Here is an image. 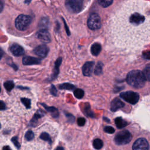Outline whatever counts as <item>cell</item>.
Returning <instances> with one entry per match:
<instances>
[{"instance_id": "cell-1", "label": "cell", "mask_w": 150, "mask_h": 150, "mask_svg": "<svg viewBox=\"0 0 150 150\" xmlns=\"http://www.w3.org/2000/svg\"><path fill=\"white\" fill-rule=\"evenodd\" d=\"M110 40L117 48L135 51L150 42V4L124 1L110 21Z\"/></svg>"}, {"instance_id": "cell-2", "label": "cell", "mask_w": 150, "mask_h": 150, "mask_svg": "<svg viewBox=\"0 0 150 150\" xmlns=\"http://www.w3.org/2000/svg\"><path fill=\"white\" fill-rule=\"evenodd\" d=\"M145 79L140 70H132L128 73L127 76V83L136 88H141L145 84Z\"/></svg>"}, {"instance_id": "cell-3", "label": "cell", "mask_w": 150, "mask_h": 150, "mask_svg": "<svg viewBox=\"0 0 150 150\" xmlns=\"http://www.w3.org/2000/svg\"><path fill=\"white\" fill-rule=\"evenodd\" d=\"M131 139L132 135L131 132L127 129H124L118 132L114 137L115 142L119 145L127 144L131 141Z\"/></svg>"}, {"instance_id": "cell-4", "label": "cell", "mask_w": 150, "mask_h": 150, "mask_svg": "<svg viewBox=\"0 0 150 150\" xmlns=\"http://www.w3.org/2000/svg\"><path fill=\"white\" fill-rule=\"evenodd\" d=\"M32 18L29 15L23 14L19 15L15 19V27L19 30H26L30 25Z\"/></svg>"}, {"instance_id": "cell-5", "label": "cell", "mask_w": 150, "mask_h": 150, "mask_svg": "<svg viewBox=\"0 0 150 150\" xmlns=\"http://www.w3.org/2000/svg\"><path fill=\"white\" fill-rule=\"evenodd\" d=\"M67 10L72 13H78L81 11L83 6V1L81 0H68L65 2Z\"/></svg>"}, {"instance_id": "cell-6", "label": "cell", "mask_w": 150, "mask_h": 150, "mask_svg": "<svg viewBox=\"0 0 150 150\" xmlns=\"http://www.w3.org/2000/svg\"><path fill=\"white\" fill-rule=\"evenodd\" d=\"M101 25L100 16L96 13H91L87 21V26L91 30H97L100 28Z\"/></svg>"}, {"instance_id": "cell-7", "label": "cell", "mask_w": 150, "mask_h": 150, "mask_svg": "<svg viewBox=\"0 0 150 150\" xmlns=\"http://www.w3.org/2000/svg\"><path fill=\"white\" fill-rule=\"evenodd\" d=\"M120 96L123 100L132 104H136L138 101L139 98V96L137 93L131 91L122 92L120 93Z\"/></svg>"}, {"instance_id": "cell-8", "label": "cell", "mask_w": 150, "mask_h": 150, "mask_svg": "<svg viewBox=\"0 0 150 150\" xmlns=\"http://www.w3.org/2000/svg\"><path fill=\"white\" fill-rule=\"evenodd\" d=\"M149 143L144 138L137 139L132 145V150H149Z\"/></svg>"}, {"instance_id": "cell-9", "label": "cell", "mask_w": 150, "mask_h": 150, "mask_svg": "<svg viewBox=\"0 0 150 150\" xmlns=\"http://www.w3.org/2000/svg\"><path fill=\"white\" fill-rule=\"evenodd\" d=\"M49 51V47L45 45H40L34 49V53L40 58H45Z\"/></svg>"}, {"instance_id": "cell-10", "label": "cell", "mask_w": 150, "mask_h": 150, "mask_svg": "<svg viewBox=\"0 0 150 150\" xmlns=\"http://www.w3.org/2000/svg\"><path fill=\"white\" fill-rule=\"evenodd\" d=\"M37 37L43 43H49L51 41L50 34L46 29H41L38 31Z\"/></svg>"}, {"instance_id": "cell-11", "label": "cell", "mask_w": 150, "mask_h": 150, "mask_svg": "<svg viewBox=\"0 0 150 150\" xmlns=\"http://www.w3.org/2000/svg\"><path fill=\"white\" fill-rule=\"evenodd\" d=\"M94 62L93 61L87 62L84 63L82 67V72L85 76H90L93 72Z\"/></svg>"}, {"instance_id": "cell-12", "label": "cell", "mask_w": 150, "mask_h": 150, "mask_svg": "<svg viewBox=\"0 0 150 150\" xmlns=\"http://www.w3.org/2000/svg\"><path fill=\"white\" fill-rule=\"evenodd\" d=\"M10 51L15 56H21L25 53L23 48L16 43H14L11 46Z\"/></svg>"}, {"instance_id": "cell-13", "label": "cell", "mask_w": 150, "mask_h": 150, "mask_svg": "<svg viewBox=\"0 0 150 150\" xmlns=\"http://www.w3.org/2000/svg\"><path fill=\"white\" fill-rule=\"evenodd\" d=\"M22 63L24 65H33V64H39L40 63V59L31 57V56H25L22 59Z\"/></svg>"}, {"instance_id": "cell-14", "label": "cell", "mask_w": 150, "mask_h": 150, "mask_svg": "<svg viewBox=\"0 0 150 150\" xmlns=\"http://www.w3.org/2000/svg\"><path fill=\"white\" fill-rule=\"evenodd\" d=\"M124 106V103L118 98H114L111 103V110L112 111H116L120 108Z\"/></svg>"}, {"instance_id": "cell-15", "label": "cell", "mask_w": 150, "mask_h": 150, "mask_svg": "<svg viewBox=\"0 0 150 150\" xmlns=\"http://www.w3.org/2000/svg\"><path fill=\"white\" fill-rule=\"evenodd\" d=\"M62 57H59L57 60L54 63V68L53 70V73L52 74V78H51V80H54V79H56L59 73V67L60 65L62 63Z\"/></svg>"}, {"instance_id": "cell-16", "label": "cell", "mask_w": 150, "mask_h": 150, "mask_svg": "<svg viewBox=\"0 0 150 150\" xmlns=\"http://www.w3.org/2000/svg\"><path fill=\"white\" fill-rule=\"evenodd\" d=\"M44 112L42 110H39L37 112L34 114L32 119L31 120L30 124L32 126H35L38 121V119L42 118L44 115Z\"/></svg>"}, {"instance_id": "cell-17", "label": "cell", "mask_w": 150, "mask_h": 150, "mask_svg": "<svg viewBox=\"0 0 150 150\" xmlns=\"http://www.w3.org/2000/svg\"><path fill=\"white\" fill-rule=\"evenodd\" d=\"M41 105L44 107L45 108V109L49 112H50L52 116L54 118H56L59 116V111L57 110V109L54 107H49L47 105H46L45 104H41Z\"/></svg>"}, {"instance_id": "cell-18", "label": "cell", "mask_w": 150, "mask_h": 150, "mask_svg": "<svg viewBox=\"0 0 150 150\" xmlns=\"http://www.w3.org/2000/svg\"><path fill=\"white\" fill-rule=\"evenodd\" d=\"M101 50V46L100 44L98 43H94L91 47V53L93 55L97 56L99 54Z\"/></svg>"}, {"instance_id": "cell-19", "label": "cell", "mask_w": 150, "mask_h": 150, "mask_svg": "<svg viewBox=\"0 0 150 150\" xmlns=\"http://www.w3.org/2000/svg\"><path fill=\"white\" fill-rule=\"evenodd\" d=\"M115 124L118 128H122L128 125V122L121 117L116 118L115 119Z\"/></svg>"}, {"instance_id": "cell-20", "label": "cell", "mask_w": 150, "mask_h": 150, "mask_svg": "<svg viewBox=\"0 0 150 150\" xmlns=\"http://www.w3.org/2000/svg\"><path fill=\"white\" fill-rule=\"evenodd\" d=\"M142 73L146 80L150 81V65L146 66L143 70Z\"/></svg>"}, {"instance_id": "cell-21", "label": "cell", "mask_w": 150, "mask_h": 150, "mask_svg": "<svg viewBox=\"0 0 150 150\" xmlns=\"http://www.w3.org/2000/svg\"><path fill=\"white\" fill-rule=\"evenodd\" d=\"M93 146H94V148L95 149H101L103 147V142L102 140H101L100 139L97 138V139H95L93 141Z\"/></svg>"}, {"instance_id": "cell-22", "label": "cell", "mask_w": 150, "mask_h": 150, "mask_svg": "<svg viewBox=\"0 0 150 150\" xmlns=\"http://www.w3.org/2000/svg\"><path fill=\"white\" fill-rule=\"evenodd\" d=\"M4 87L5 88V89L8 91H10L13 88V87L15 86V84H14V83H13V81L8 80V81H6L4 83Z\"/></svg>"}, {"instance_id": "cell-23", "label": "cell", "mask_w": 150, "mask_h": 150, "mask_svg": "<svg viewBox=\"0 0 150 150\" xmlns=\"http://www.w3.org/2000/svg\"><path fill=\"white\" fill-rule=\"evenodd\" d=\"M39 26H40L41 28H42V29H46L49 26V20H48V19L46 18H42V19L39 22Z\"/></svg>"}, {"instance_id": "cell-24", "label": "cell", "mask_w": 150, "mask_h": 150, "mask_svg": "<svg viewBox=\"0 0 150 150\" xmlns=\"http://www.w3.org/2000/svg\"><path fill=\"white\" fill-rule=\"evenodd\" d=\"M74 95L77 98L81 99L83 97L84 95V92L82 89L76 88L74 90Z\"/></svg>"}, {"instance_id": "cell-25", "label": "cell", "mask_w": 150, "mask_h": 150, "mask_svg": "<svg viewBox=\"0 0 150 150\" xmlns=\"http://www.w3.org/2000/svg\"><path fill=\"white\" fill-rule=\"evenodd\" d=\"M59 88L61 90H71L74 88V86L70 83H63L59 86Z\"/></svg>"}, {"instance_id": "cell-26", "label": "cell", "mask_w": 150, "mask_h": 150, "mask_svg": "<svg viewBox=\"0 0 150 150\" xmlns=\"http://www.w3.org/2000/svg\"><path fill=\"white\" fill-rule=\"evenodd\" d=\"M98 4H100V6L104 7V8H106L108 6H110L112 2L113 1L111 0H108V1H105V0H99L98 1Z\"/></svg>"}, {"instance_id": "cell-27", "label": "cell", "mask_w": 150, "mask_h": 150, "mask_svg": "<svg viewBox=\"0 0 150 150\" xmlns=\"http://www.w3.org/2000/svg\"><path fill=\"white\" fill-rule=\"evenodd\" d=\"M102 67H103V64L101 62H98L96 66L95 70H94V74L96 75H100L102 73Z\"/></svg>"}, {"instance_id": "cell-28", "label": "cell", "mask_w": 150, "mask_h": 150, "mask_svg": "<svg viewBox=\"0 0 150 150\" xmlns=\"http://www.w3.org/2000/svg\"><path fill=\"white\" fill-rule=\"evenodd\" d=\"M21 101L23 104V105L26 107V108L29 109V108H30L31 101H30V99L27 98H21Z\"/></svg>"}, {"instance_id": "cell-29", "label": "cell", "mask_w": 150, "mask_h": 150, "mask_svg": "<svg viewBox=\"0 0 150 150\" xmlns=\"http://www.w3.org/2000/svg\"><path fill=\"white\" fill-rule=\"evenodd\" d=\"M40 138L44 140V141H46L47 142H49L50 144L52 143V140L51 138L49 136V135L46 133V132H43L41 134V135H40Z\"/></svg>"}, {"instance_id": "cell-30", "label": "cell", "mask_w": 150, "mask_h": 150, "mask_svg": "<svg viewBox=\"0 0 150 150\" xmlns=\"http://www.w3.org/2000/svg\"><path fill=\"white\" fill-rule=\"evenodd\" d=\"M25 137L27 141H31L34 138V134L31 130L28 131L25 135Z\"/></svg>"}, {"instance_id": "cell-31", "label": "cell", "mask_w": 150, "mask_h": 150, "mask_svg": "<svg viewBox=\"0 0 150 150\" xmlns=\"http://www.w3.org/2000/svg\"><path fill=\"white\" fill-rule=\"evenodd\" d=\"M104 130L105 132L108 133V134H112L114 132L115 129L113 127H111V126H106L104 127Z\"/></svg>"}, {"instance_id": "cell-32", "label": "cell", "mask_w": 150, "mask_h": 150, "mask_svg": "<svg viewBox=\"0 0 150 150\" xmlns=\"http://www.w3.org/2000/svg\"><path fill=\"white\" fill-rule=\"evenodd\" d=\"M85 111L86 112V114L90 117H94V114H93V112L91 111L90 108V106L89 105H88V107H85Z\"/></svg>"}, {"instance_id": "cell-33", "label": "cell", "mask_w": 150, "mask_h": 150, "mask_svg": "<svg viewBox=\"0 0 150 150\" xmlns=\"http://www.w3.org/2000/svg\"><path fill=\"white\" fill-rule=\"evenodd\" d=\"M86 123V119L83 117H80L77 119V124L79 126H83Z\"/></svg>"}, {"instance_id": "cell-34", "label": "cell", "mask_w": 150, "mask_h": 150, "mask_svg": "<svg viewBox=\"0 0 150 150\" xmlns=\"http://www.w3.org/2000/svg\"><path fill=\"white\" fill-rule=\"evenodd\" d=\"M11 141H12V142L13 143V144L15 145V146L18 148H20V144L18 142V138L16 137H13L12 139H11Z\"/></svg>"}, {"instance_id": "cell-35", "label": "cell", "mask_w": 150, "mask_h": 150, "mask_svg": "<svg viewBox=\"0 0 150 150\" xmlns=\"http://www.w3.org/2000/svg\"><path fill=\"white\" fill-rule=\"evenodd\" d=\"M66 117L68 118L69 121H70V122H73L74 121V117L69 113H66Z\"/></svg>"}, {"instance_id": "cell-36", "label": "cell", "mask_w": 150, "mask_h": 150, "mask_svg": "<svg viewBox=\"0 0 150 150\" xmlns=\"http://www.w3.org/2000/svg\"><path fill=\"white\" fill-rule=\"evenodd\" d=\"M50 93H51L52 95H53V96H56L57 95V91L56 87H55L53 85H52V86H51V87H50Z\"/></svg>"}, {"instance_id": "cell-37", "label": "cell", "mask_w": 150, "mask_h": 150, "mask_svg": "<svg viewBox=\"0 0 150 150\" xmlns=\"http://www.w3.org/2000/svg\"><path fill=\"white\" fill-rule=\"evenodd\" d=\"M143 57L146 59H150V51H147L143 53Z\"/></svg>"}, {"instance_id": "cell-38", "label": "cell", "mask_w": 150, "mask_h": 150, "mask_svg": "<svg viewBox=\"0 0 150 150\" xmlns=\"http://www.w3.org/2000/svg\"><path fill=\"white\" fill-rule=\"evenodd\" d=\"M6 109V105L5 103L1 100H0V111L4 110Z\"/></svg>"}, {"instance_id": "cell-39", "label": "cell", "mask_w": 150, "mask_h": 150, "mask_svg": "<svg viewBox=\"0 0 150 150\" xmlns=\"http://www.w3.org/2000/svg\"><path fill=\"white\" fill-rule=\"evenodd\" d=\"M63 22H64V26H65V28H66L65 29H66V32H67V34L68 35H70V31H69V28H68V26H67V24H66L65 21H64V19H63Z\"/></svg>"}, {"instance_id": "cell-40", "label": "cell", "mask_w": 150, "mask_h": 150, "mask_svg": "<svg viewBox=\"0 0 150 150\" xmlns=\"http://www.w3.org/2000/svg\"><path fill=\"white\" fill-rule=\"evenodd\" d=\"M4 8V2L2 1H0V13L2 12Z\"/></svg>"}, {"instance_id": "cell-41", "label": "cell", "mask_w": 150, "mask_h": 150, "mask_svg": "<svg viewBox=\"0 0 150 150\" xmlns=\"http://www.w3.org/2000/svg\"><path fill=\"white\" fill-rule=\"evenodd\" d=\"M3 55H4V52H3V50L1 49V48L0 47V60L2 59Z\"/></svg>"}, {"instance_id": "cell-42", "label": "cell", "mask_w": 150, "mask_h": 150, "mask_svg": "<svg viewBox=\"0 0 150 150\" xmlns=\"http://www.w3.org/2000/svg\"><path fill=\"white\" fill-rule=\"evenodd\" d=\"M2 150H11L9 146H5L3 147Z\"/></svg>"}, {"instance_id": "cell-43", "label": "cell", "mask_w": 150, "mask_h": 150, "mask_svg": "<svg viewBox=\"0 0 150 150\" xmlns=\"http://www.w3.org/2000/svg\"><path fill=\"white\" fill-rule=\"evenodd\" d=\"M56 150H64V148L63 147H62V146H58L56 149Z\"/></svg>"}, {"instance_id": "cell-44", "label": "cell", "mask_w": 150, "mask_h": 150, "mask_svg": "<svg viewBox=\"0 0 150 150\" xmlns=\"http://www.w3.org/2000/svg\"><path fill=\"white\" fill-rule=\"evenodd\" d=\"M25 2V3H30V1H26Z\"/></svg>"}, {"instance_id": "cell-45", "label": "cell", "mask_w": 150, "mask_h": 150, "mask_svg": "<svg viewBox=\"0 0 150 150\" xmlns=\"http://www.w3.org/2000/svg\"><path fill=\"white\" fill-rule=\"evenodd\" d=\"M1 86H0V93H1Z\"/></svg>"}, {"instance_id": "cell-46", "label": "cell", "mask_w": 150, "mask_h": 150, "mask_svg": "<svg viewBox=\"0 0 150 150\" xmlns=\"http://www.w3.org/2000/svg\"><path fill=\"white\" fill-rule=\"evenodd\" d=\"M0 128H1V124H0Z\"/></svg>"}]
</instances>
